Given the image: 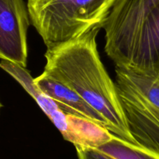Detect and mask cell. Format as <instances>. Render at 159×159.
<instances>
[{
    "label": "cell",
    "mask_w": 159,
    "mask_h": 159,
    "mask_svg": "<svg viewBox=\"0 0 159 159\" xmlns=\"http://www.w3.org/2000/svg\"><path fill=\"white\" fill-rule=\"evenodd\" d=\"M94 29L78 38L47 49L43 71L72 89L107 122V129L134 144L128 131L114 82L107 73L97 49Z\"/></svg>",
    "instance_id": "obj_1"
},
{
    "label": "cell",
    "mask_w": 159,
    "mask_h": 159,
    "mask_svg": "<svg viewBox=\"0 0 159 159\" xmlns=\"http://www.w3.org/2000/svg\"><path fill=\"white\" fill-rule=\"evenodd\" d=\"M39 88L55 102L64 113L84 118L107 128V122L100 114L79 95L43 71L34 79Z\"/></svg>",
    "instance_id": "obj_6"
},
{
    "label": "cell",
    "mask_w": 159,
    "mask_h": 159,
    "mask_svg": "<svg viewBox=\"0 0 159 159\" xmlns=\"http://www.w3.org/2000/svg\"><path fill=\"white\" fill-rule=\"evenodd\" d=\"M96 149L113 159H159V155L123 141L114 135L110 141Z\"/></svg>",
    "instance_id": "obj_10"
},
{
    "label": "cell",
    "mask_w": 159,
    "mask_h": 159,
    "mask_svg": "<svg viewBox=\"0 0 159 159\" xmlns=\"http://www.w3.org/2000/svg\"><path fill=\"white\" fill-rule=\"evenodd\" d=\"M158 4L159 0H116L102 26L106 42L131 30Z\"/></svg>",
    "instance_id": "obj_7"
},
{
    "label": "cell",
    "mask_w": 159,
    "mask_h": 159,
    "mask_svg": "<svg viewBox=\"0 0 159 159\" xmlns=\"http://www.w3.org/2000/svg\"><path fill=\"white\" fill-rule=\"evenodd\" d=\"M66 118L67 131L62 137L75 148H98L113 138L107 128L93 121L68 114Z\"/></svg>",
    "instance_id": "obj_8"
},
{
    "label": "cell",
    "mask_w": 159,
    "mask_h": 159,
    "mask_svg": "<svg viewBox=\"0 0 159 159\" xmlns=\"http://www.w3.org/2000/svg\"><path fill=\"white\" fill-rule=\"evenodd\" d=\"M29 26L23 0H0V59L26 68Z\"/></svg>",
    "instance_id": "obj_5"
},
{
    "label": "cell",
    "mask_w": 159,
    "mask_h": 159,
    "mask_svg": "<svg viewBox=\"0 0 159 159\" xmlns=\"http://www.w3.org/2000/svg\"><path fill=\"white\" fill-rule=\"evenodd\" d=\"M2 104L1 101H0V110H1V108H2Z\"/></svg>",
    "instance_id": "obj_12"
},
{
    "label": "cell",
    "mask_w": 159,
    "mask_h": 159,
    "mask_svg": "<svg viewBox=\"0 0 159 159\" xmlns=\"http://www.w3.org/2000/svg\"><path fill=\"white\" fill-rule=\"evenodd\" d=\"M79 159H113L96 148H75Z\"/></svg>",
    "instance_id": "obj_11"
},
{
    "label": "cell",
    "mask_w": 159,
    "mask_h": 159,
    "mask_svg": "<svg viewBox=\"0 0 159 159\" xmlns=\"http://www.w3.org/2000/svg\"><path fill=\"white\" fill-rule=\"evenodd\" d=\"M105 51L116 66L143 73H158L159 4L131 30L106 42Z\"/></svg>",
    "instance_id": "obj_4"
},
{
    "label": "cell",
    "mask_w": 159,
    "mask_h": 159,
    "mask_svg": "<svg viewBox=\"0 0 159 159\" xmlns=\"http://www.w3.org/2000/svg\"><path fill=\"white\" fill-rule=\"evenodd\" d=\"M116 0H27L30 21L47 48L101 29Z\"/></svg>",
    "instance_id": "obj_2"
},
{
    "label": "cell",
    "mask_w": 159,
    "mask_h": 159,
    "mask_svg": "<svg viewBox=\"0 0 159 159\" xmlns=\"http://www.w3.org/2000/svg\"><path fill=\"white\" fill-rule=\"evenodd\" d=\"M0 68L12 76L34 98L43 113L49 117L51 122H54L61 116L63 112L59 109L52 99H51L39 88L34 78L24 67L9 61L2 60L0 61Z\"/></svg>",
    "instance_id": "obj_9"
},
{
    "label": "cell",
    "mask_w": 159,
    "mask_h": 159,
    "mask_svg": "<svg viewBox=\"0 0 159 159\" xmlns=\"http://www.w3.org/2000/svg\"><path fill=\"white\" fill-rule=\"evenodd\" d=\"M114 84L135 145L159 155V72L116 66Z\"/></svg>",
    "instance_id": "obj_3"
}]
</instances>
